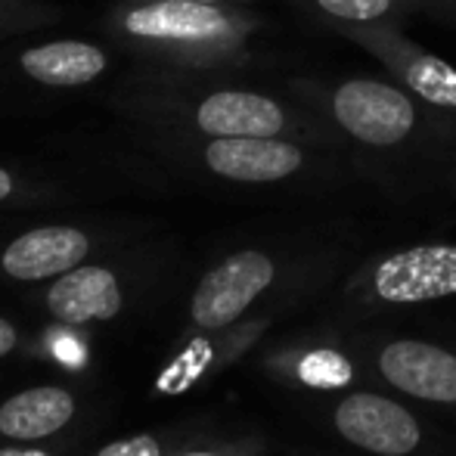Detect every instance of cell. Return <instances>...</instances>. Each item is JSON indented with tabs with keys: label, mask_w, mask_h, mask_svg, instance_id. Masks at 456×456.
<instances>
[{
	"label": "cell",
	"mask_w": 456,
	"mask_h": 456,
	"mask_svg": "<svg viewBox=\"0 0 456 456\" xmlns=\"http://www.w3.org/2000/svg\"><path fill=\"white\" fill-rule=\"evenodd\" d=\"M289 94L326 118L354 150L416 156L456 165V118L428 106L395 78H295Z\"/></svg>",
	"instance_id": "1"
},
{
	"label": "cell",
	"mask_w": 456,
	"mask_h": 456,
	"mask_svg": "<svg viewBox=\"0 0 456 456\" xmlns=\"http://www.w3.org/2000/svg\"><path fill=\"white\" fill-rule=\"evenodd\" d=\"M131 35L165 41L208 60H230L242 53L258 19L224 4H196V0H156L125 16Z\"/></svg>",
	"instance_id": "2"
},
{
	"label": "cell",
	"mask_w": 456,
	"mask_h": 456,
	"mask_svg": "<svg viewBox=\"0 0 456 456\" xmlns=\"http://www.w3.org/2000/svg\"><path fill=\"white\" fill-rule=\"evenodd\" d=\"M332 152L292 137H208L202 159L208 171L236 183H282L305 175H332Z\"/></svg>",
	"instance_id": "3"
},
{
	"label": "cell",
	"mask_w": 456,
	"mask_h": 456,
	"mask_svg": "<svg viewBox=\"0 0 456 456\" xmlns=\"http://www.w3.org/2000/svg\"><path fill=\"white\" fill-rule=\"evenodd\" d=\"M332 35L345 37L354 47L366 50L372 60L385 66V72L401 81L407 91H413L428 106L456 118V69L438 53L416 44L397 22L391 25H345Z\"/></svg>",
	"instance_id": "4"
},
{
	"label": "cell",
	"mask_w": 456,
	"mask_h": 456,
	"mask_svg": "<svg viewBox=\"0 0 456 456\" xmlns=\"http://www.w3.org/2000/svg\"><path fill=\"white\" fill-rule=\"evenodd\" d=\"M370 292L385 305H426L456 295V246L422 242L397 248L370 267Z\"/></svg>",
	"instance_id": "5"
},
{
	"label": "cell",
	"mask_w": 456,
	"mask_h": 456,
	"mask_svg": "<svg viewBox=\"0 0 456 456\" xmlns=\"http://www.w3.org/2000/svg\"><path fill=\"white\" fill-rule=\"evenodd\" d=\"M276 280V261L267 252L246 248L224 258L215 271L202 276L192 292V320L202 330L230 326L240 314L248 311L261 292L271 289Z\"/></svg>",
	"instance_id": "6"
},
{
	"label": "cell",
	"mask_w": 456,
	"mask_h": 456,
	"mask_svg": "<svg viewBox=\"0 0 456 456\" xmlns=\"http://www.w3.org/2000/svg\"><path fill=\"white\" fill-rule=\"evenodd\" d=\"M332 422L348 444L376 456H410L422 444L416 416L397 401L372 391H354L342 397Z\"/></svg>",
	"instance_id": "7"
},
{
	"label": "cell",
	"mask_w": 456,
	"mask_h": 456,
	"mask_svg": "<svg viewBox=\"0 0 456 456\" xmlns=\"http://www.w3.org/2000/svg\"><path fill=\"white\" fill-rule=\"evenodd\" d=\"M379 372L401 395L426 403H456V354L422 338H397L379 351Z\"/></svg>",
	"instance_id": "8"
},
{
	"label": "cell",
	"mask_w": 456,
	"mask_h": 456,
	"mask_svg": "<svg viewBox=\"0 0 456 456\" xmlns=\"http://www.w3.org/2000/svg\"><path fill=\"white\" fill-rule=\"evenodd\" d=\"M91 248L87 236L75 227H41L22 233L4 252V271L16 280H44V276L69 273L81 265Z\"/></svg>",
	"instance_id": "9"
},
{
	"label": "cell",
	"mask_w": 456,
	"mask_h": 456,
	"mask_svg": "<svg viewBox=\"0 0 456 456\" xmlns=\"http://www.w3.org/2000/svg\"><path fill=\"white\" fill-rule=\"evenodd\" d=\"M47 307L62 323L112 320L121 311L118 280L106 267H72L50 286Z\"/></svg>",
	"instance_id": "10"
},
{
	"label": "cell",
	"mask_w": 456,
	"mask_h": 456,
	"mask_svg": "<svg viewBox=\"0 0 456 456\" xmlns=\"http://www.w3.org/2000/svg\"><path fill=\"white\" fill-rule=\"evenodd\" d=\"M75 413V401L66 388H28L0 407V432L6 438L37 441L60 432Z\"/></svg>",
	"instance_id": "11"
},
{
	"label": "cell",
	"mask_w": 456,
	"mask_h": 456,
	"mask_svg": "<svg viewBox=\"0 0 456 456\" xmlns=\"http://www.w3.org/2000/svg\"><path fill=\"white\" fill-rule=\"evenodd\" d=\"M28 78L50 87H75L87 85L106 69V53L94 44L81 41H53L44 47H31L19 60Z\"/></svg>",
	"instance_id": "12"
},
{
	"label": "cell",
	"mask_w": 456,
	"mask_h": 456,
	"mask_svg": "<svg viewBox=\"0 0 456 456\" xmlns=\"http://www.w3.org/2000/svg\"><path fill=\"white\" fill-rule=\"evenodd\" d=\"M292 4L317 19L326 31L345 25H401L413 12L435 10V0H292Z\"/></svg>",
	"instance_id": "13"
},
{
	"label": "cell",
	"mask_w": 456,
	"mask_h": 456,
	"mask_svg": "<svg viewBox=\"0 0 456 456\" xmlns=\"http://www.w3.org/2000/svg\"><path fill=\"white\" fill-rule=\"evenodd\" d=\"M298 376L311 388H342L354 379L351 363L336 351H311L307 357H301Z\"/></svg>",
	"instance_id": "14"
},
{
	"label": "cell",
	"mask_w": 456,
	"mask_h": 456,
	"mask_svg": "<svg viewBox=\"0 0 456 456\" xmlns=\"http://www.w3.org/2000/svg\"><path fill=\"white\" fill-rule=\"evenodd\" d=\"M156 438H150V435H137V438H125V441H115V444L102 447L96 456H159Z\"/></svg>",
	"instance_id": "15"
},
{
	"label": "cell",
	"mask_w": 456,
	"mask_h": 456,
	"mask_svg": "<svg viewBox=\"0 0 456 456\" xmlns=\"http://www.w3.org/2000/svg\"><path fill=\"white\" fill-rule=\"evenodd\" d=\"M12 345H16V330H12L6 320H0V357L10 354Z\"/></svg>",
	"instance_id": "16"
},
{
	"label": "cell",
	"mask_w": 456,
	"mask_h": 456,
	"mask_svg": "<svg viewBox=\"0 0 456 456\" xmlns=\"http://www.w3.org/2000/svg\"><path fill=\"white\" fill-rule=\"evenodd\" d=\"M56 354H60L62 361H72V363H81V357H85L75 345H62V342H56Z\"/></svg>",
	"instance_id": "17"
},
{
	"label": "cell",
	"mask_w": 456,
	"mask_h": 456,
	"mask_svg": "<svg viewBox=\"0 0 456 456\" xmlns=\"http://www.w3.org/2000/svg\"><path fill=\"white\" fill-rule=\"evenodd\" d=\"M435 10L444 12V16L456 19V0H435Z\"/></svg>",
	"instance_id": "18"
},
{
	"label": "cell",
	"mask_w": 456,
	"mask_h": 456,
	"mask_svg": "<svg viewBox=\"0 0 456 456\" xmlns=\"http://www.w3.org/2000/svg\"><path fill=\"white\" fill-rule=\"evenodd\" d=\"M10 192H12V177L6 175L4 168H0V202H4V199L10 196Z\"/></svg>",
	"instance_id": "19"
},
{
	"label": "cell",
	"mask_w": 456,
	"mask_h": 456,
	"mask_svg": "<svg viewBox=\"0 0 456 456\" xmlns=\"http://www.w3.org/2000/svg\"><path fill=\"white\" fill-rule=\"evenodd\" d=\"M196 4H233V0H196ZM240 4H246V0H240Z\"/></svg>",
	"instance_id": "20"
},
{
	"label": "cell",
	"mask_w": 456,
	"mask_h": 456,
	"mask_svg": "<svg viewBox=\"0 0 456 456\" xmlns=\"http://www.w3.org/2000/svg\"><path fill=\"white\" fill-rule=\"evenodd\" d=\"M0 456H25V453H16V451H0Z\"/></svg>",
	"instance_id": "21"
},
{
	"label": "cell",
	"mask_w": 456,
	"mask_h": 456,
	"mask_svg": "<svg viewBox=\"0 0 456 456\" xmlns=\"http://www.w3.org/2000/svg\"><path fill=\"white\" fill-rule=\"evenodd\" d=\"M186 456H215V453H186Z\"/></svg>",
	"instance_id": "22"
},
{
	"label": "cell",
	"mask_w": 456,
	"mask_h": 456,
	"mask_svg": "<svg viewBox=\"0 0 456 456\" xmlns=\"http://www.w3.org/2000/svg\"><path fill=\"white\" fill-rule=\"evenodd\" d=\"M25 456H41V453H25Z\"/></svg>",
	"instance_id": "23"
}]
</instances>
